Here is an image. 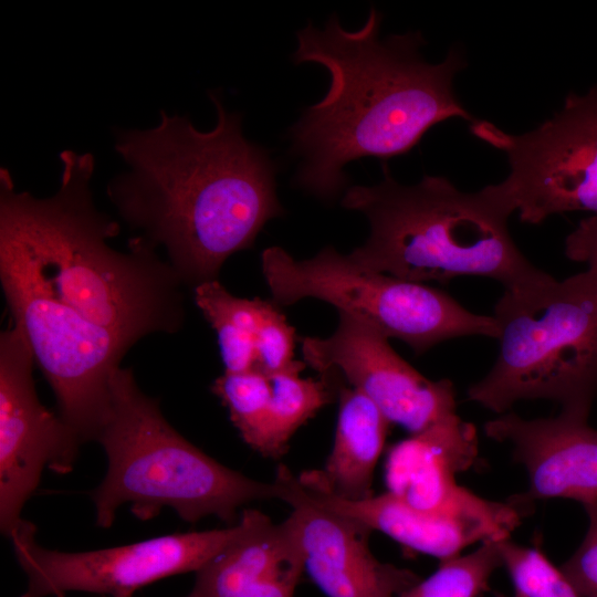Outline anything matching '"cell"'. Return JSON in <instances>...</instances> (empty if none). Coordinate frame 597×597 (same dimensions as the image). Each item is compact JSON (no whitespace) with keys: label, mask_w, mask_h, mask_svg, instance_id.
Masks as SVG:
<instances>
[{"label":"cell","mask_w":597,"mask_h":597,"mask_svg":"<svg viewBox=\"0 0 597 597\" xmlns=\"http://www.w3.org/2000/svg\"><path fill=\"white\" fill-rule=\"evenodd\" d=\"M305 363L295 360L286 368L268 375L272 394L264 457L280 458L293 433L333 398L332 376L302 378Z\"/></svg>","instance_id":"d6986e66"},{"label":"cell","mask_w":597,"mask_h":597,"mask_svg":"<svg viewBox=\"0 0 597 597\" xmlns=\"http://www.w3.org/2000/svg\"><path fill=\"white\" fill-rule=\"evenodd\" d=\"M474 426L458 413L394 444L387 455L388 491L428 511L455 509L478 495L455 482L478 458Z\"/></svg>","instance_id":"2e32d148"},{"label":"cell","mask_w":597,"mask_h":597,"mask_svg":"<svg viewBox=\"0 0 597 597\" xmlns=\"http://www.w3.org/2000/svg\"><path fill=\"white\" fill-rule=\"evenodd\" d=\"M499 354L468 398L499 415L527 399L589 416L597 397V270L506 289L492 315Z\"/></svg>","instance_id":"8992f818"},{"label":"cell","mask_w":597,"mask_h":597,"mask_svg":"<svg viewBox=\"0 0 597 597\" xmlns=\"http://www.w3.org/2000/svg\"><path fill=\"white\" fill-rule=\"evenodd\" d=\"M217 123L201 132L160 112L149 129L122 130L115 149L128 166L107 186L121 218L140 232L185 286L218 280L226 260L249 249L265 223L284 214L276 166L248 140L241 116L209 94Z\"/></svg>","instance_id":"7a4b0ae2"},{"label":"cell","mask_w":597,"mask_h":597,"mask_svg":"<svg viewBox=\"0 0 597 597\" xmlns=\"http://www.w3.org/2000/svg\"><path fill=\"white\" fill-rule=\"evenodd\" d=\"M565 255L597 270V213L582 219L565 240Z\"/></svg>","instance_id":"cb8c5ba5"},{"label":"cell","mask_w":597,"mask_h":597,"mask_svg":"<svg viewBox=\"0 0 597 597\" xmlns=\"http://www.w3.org/2000/svg\"><path fill=\"white\" fill-rule=\"evenodd\" d=\"M304 363L320 375L335 371L360 390L387 420L410 434L457 413L451 380H431L417 371L371 326L339 313L328 337H302Z\"/></svg>","instance_id":"8fae6325"},{"label":"cell","mask_w":597,"mask_h":597,"mask_svg":"<svg viewBox=\"0 0 597 597\" xmlns=\"http://www.w3.org/2000/svg\"><path fill=\"white\" fill-rule=\"evenodd\" d=\"M338 417L332 451L323 469L297 478L310 489L348 501L373 495L375 468L390 422L378 407L352 386L338 387Z\"/></svg>","instance_id":"e0dca14e"},{"label":"cell","mask_w":597,"mask_h":597,"mask_svg":"<svg viewBox=\"0 0 597 597\" xmlns=\"http://www.w3.org/2000/svg\"><path fill=\"white\" fill-rule=\"evenodd\" d=\"M381 13L371 8L362 28L348 31L333 15L324 29L311 23L296 33L295 64L316 63L329 74L326 95L291 128L303 158L296 184L324 200L347 184L344 167L364 157L389 159L409 153L434 125L475 118L455 95L465 67L452 49L440 63L420 54V32L379 36Z\"/></svg>","instance_id":"3957f363"},{"label":"cell","mask_w":597,"mask_h":597,"mask_svg":"<svg viewBox=\"0 0 597 597\" xmlns=\"http://www.w3.org/2000/svg\"><path fill=\"white\" fill-rule=\"evenodd\" d=\"M381 171L377 185L353 186L342 199L369 222L367 241L348 253L362 269L418 283L484 276L505 290L547 273L520 251L507 228L511 213L488 186L465 192L428 175L408 186L386 164Z\"/></svg>","instance_id":"277c9868"},{"label":"cell","mask_w":597,"mask_h":597,"mask_svg":"<svg viewBox=\"0 0 597 597\" xmlns=\"http://www.w3.org/2000/svg\"><path fill=\"white\" fill-rule=\"evenodd\" d=\"M59 190L18 192L0 169V282L63 420L81 442L96 440L111 379L147 335L185 323V286L139 235L129 252L108 244L119 224L94 203V156L64 150Z\"/></svg>","instance_id":"6da1fadb"},{"label":"cell","mask_w":597,"mask_h":597,"mask_svg":"<svg viewBox=\"0 0 597 597\" xmlns=\"http://www.w3.org/2000/svg\"><path fill=\"white\" fill-rule=\"evenodd\" d=\"M261 266L277 305L307 297L324 301L387 338L402 341L417 354L457 337L498 336L492 315L470 312L451 295L423 283L362 269L333 247L306 260L270 247L262 252Z\"/></svg>","instance_id":"52a82bcc"},{"label":"cell","mask_w":597,"mask_h":597,"mask_svg":"<svg viewBox=\"0 0 597 597\" xmlns=\"http://www.w3.org/2000/svg\"><path fill=\"white\" fill-rule=\"evenodd\" d=\"M29 343L13 325L0 335V527L10 537L45 468L70 472L82 444L63 420L41 404Z\"/></svg>","instance_id":"30bf717a"},{"label":"cell","mask_w":597,"mask_h":597,"mask_svg":"<svg viewBox=\"0 0 597 597\" xmlns=\"http://www.w3.org/2000/svg\"><path fill=\"white\" fill-rule=\"evenodd\" d=\"M195 302L216 332L226 373L256 370L265 332L281 312L275 302L231 294L218 280L193 289Z\"/></svg>","instance_id":"ac0fdd59"},{"label":"cell","mask_w":597,"mask_h":597,"mask_svg":"<svg viewBox=\"0 0 597 597\" xmlns=\"http://www.w3.org/2000/svg\"><path fill=\"white\" fill-rule=\"evenodd\" d=\"M279 500L292 506L287 517L298 540L304 568L327 597H399L419 576L379 561L370 551V530L314 502L296 475L280 465L274 479Z\"/></svg>","instance_id":"7c38bea8"},{"label":"cell","mask_w":597,"mask_h":597,"mask_svg":"<svg viewBox=\"0 0 597 597\" xmlns=\"http://www.w3.org/2000/svg\"><path fill=\"white\" fill-rule=\"evenodd\" d=\"M492 440L506 442L527 473L528 488L511 496L530 511L537 500L568 499L583 506L597 502V429L588 416L562 411L525 419L504 412L484 423Z\"/></svg>","instance_id":"5bb4252c"},{"label":"cell","mask_w":597,"mask_h":597,"mask_svg":"<svg viewBox=\"0 0 597 597\" xmlns=\"http://www.w3.org/2000/svg\"><path fill=\"white\" fill-rule=\"evenodd\" d=\"M211 390L228 408L244 442L264 455L272 394L270 377L258 370L224 371L216 378Z\"/></svg>","instance_id":"ffe728a7"},{"label":"cell","mask_w":597,"mask_h":597,"mask_svg":"<svg viewBox=\"0 0 597 597\" xmlns=\"http://www.w3.org/2000/svg\"><path fill=\"white\" fill-rule=\"evenodd\" d=\"M107 472L92 492L96 524L112 526L116 511L129 504L142 521L171 507L196 523L216 515L235 525L238 511L256 500L279 499V488L232 470L184 438L164 417L157 399L137 385L132 368L111 379V401L96 440Z\"/></svg>","instance_id":"5b68a950"},{"label":"cell","mask_w":597,"mask_h":597,"mask_svg":"<svg viewBox=\"0 0 597 597\" xmlns=\"http://www.w3.org/2000/svg\"><path fill=\"white\" fill-rule=\"evenodd\" d=\"M244 528L245 520L240 514L239 522L228 528L175 533L124 546L69 553L39 545L35 525L22 520L9 538L28 578L21 597H63L69 591L132 597L158 579L198 572Z\"/></svg>","instance_id":"9c48e42d"},{"label":"cell","mask_w":597,"mask_h":597,"mask_svg":"<svg viewBox=\"0 0 597 597\" xmlns=\"http://www.w3.org/2000/svg\"><path fill=\"white\" fill-rule=\"evenodd\" d=\"M500 551L513 584V597H580L540 548L516 544L509 537L500 541Z\"/></svg>","instance_id":"7402d4cb"},{"label":"cell","mask_w":597,"mask_h":597,"mask_svg":"<svg viewBox=\"0 0 597 597\" xmlns=\"http://www.w3.org/2000/svg\"><path fill=\"white\" fill-rule=\"evenodd\" d=\"M472 134L506 155V178L489 189L512 214L540 224L553 214L597 213V85L570 93L538 127L510 134L488 121Z\"/></svg>","instance_id":"ba28073f"},{"label":"cell","mask_w":597,"mask_h":597,"mask_svg":"<svg viewBox=\"0 0 597 597\" xmlns=\"http://www.w3.org/2000/svg\"><path fill=\"white\" fill-rule=\"evenodd\" d=\"M586 534L574 554L559 567L580 597H597V502L584 505Z\"/></svg>","instance_id":"603a6c76"},{"label":"cell","mask_w":597,"mask_h":597,"mask_svg":"<svg viewBox=\"0 0 597 597\" xmlns=\"http://www.w3.org/2000/svg\"><path fill=\"white\" fill-rule=\"evenodd\" d=\"M500 541H486L467 555L440 561L434 573L399 597H479L493 573L503 567Z\"/></svg>","instance_id":"44dd1931"},{"label":"cell","mask_w":597,"mask_h":597,"mask_svg":"<svg viewBox=\"0 0 597 597\" xmlns=\"http://www.w3.org/2000/svg\"><path fill=\"white\" fill-rule=\"evenodd\" d=\"M245 528L196 572L185 597H294L305 570L292 523L274 524L258 510H244Z\"/></svg>","instance_id":"9a60e30c"},{"label":"cell","mask_w":597,"mask_h":597,"mask_svg":"<svg viewBox=\"0 0 597 597\" xmlns=\"http://www.w3.org/2000/svg\"><path fill=\"white\" fill-rule=\"evenodd\" d=\"M300 484L317 504L439 561L461 555L475 543L509 538L530 513L511 499L498 502L478 495L455 509L428 511L410 505L389 491L348 501Z\"/></svg>","instance_id":"4fadbf2b"}]
</instances>
